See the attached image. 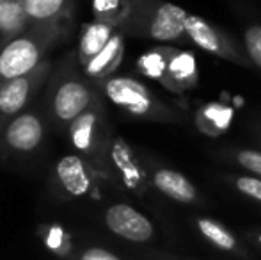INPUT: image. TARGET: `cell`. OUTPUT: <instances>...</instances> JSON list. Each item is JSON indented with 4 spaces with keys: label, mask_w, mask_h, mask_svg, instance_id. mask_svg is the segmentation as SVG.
<instances>
[{
    "label": "cell",
    "mask_w": 261,
    "mask_h": 260,
    "mask_svg": "<svg viewBox=\"0 0 261 260\" xmlns=\"http://www.w3.org/2000/svg\"><path fill=\"white\" fill-rule=\"evenodd\" d=\"M69 32L68 21L29 25L13 39H2L0 46V84L16 79L36 69L52 46L64 39Z\"/></svg>",
    "instance_id": "cell-1"
},
{
    "label": "cell",
    "mask_w": 261,
    "mask_h": 260,
    "mask_svg": "<svg viewBox=\"0 0 261 260\" xmlns=\"http://www.w3.org/2000/svg\"><path fill=\"white\" fill-rule=\"evenodd\" d=\"M187 13L183 7L165 0H135L128 6L121 31L160 43H172L187 38Z\"/></svg>",
    "instance_id": "cell-2"
},
{
    "label": "cell",
    "mask_w": 261,
    "mask_h": 260,
    "mask_svg": "<svg viewBox=\"0 0 261 260\" xmlns=\"http://www.w3.org/2000/svg\"><path fill=\"white\" fill-rule=\"evenodd\" d=\"M75 57H68V68H61L48 91V116L61 129H68L98 98L96 87L75 69Z\"/></svg>",
    "instance_id": "cell-3"
},
{
    "label": "cell",
    "mask_w": 261,
    "mask_h": 260,
    "mask_svg": "<svg viewBox=\"0 0 261 260\" xmlns=\"http://www.w3.org/2000/svg\"><path fill=\"white\" fill-rule=\"evenodd\" d=\"M68 135L79 155L87 159L98 170L101 157L112 139V132L107 123L105 107L100 97L82 114L73 120L71 125L68 127Z\"/></svg>",
    "instance_id": "cell-4"
},
{
    "label": "cell",
    "mask_w": 261,
    "mask_h": 260,
    "mask_svg": "<svg viewBox=\"0 0 261 260\" xmlns=\"http://www.w3.org/2000/svg\"><path fill=\"white\" fill-rule=\"evenodd\" d=\"M105 97L114 105L135 118L169 120L171 111L139 80L132 77H109L101 82Z\"/></svg>",
    "instance_id": "cell-5"
},
{
    "label": "cell",
    "mask_w": 261,
    "mask_h": 260,
    "mask_svg": "<svg viewBox=\"0 0 261 260\" xmlns=\"http://www.w3.org/2000/svg\"><path fill=\"white\" fill-rule=\"evenodd\" d=\"M98 170L134 195L142 196L148 191V175L144 168L137 160L130 145L119 135H112Z\"/></svg>",
    "instance_id": "cell-6"
},
{
    "label": "cell",
    "mask_w": 261,
    "mask_h": 260,
    "mask_svg": "<svg viewBox=\"0 0 261 260\" xmlns=\"http://www.w3.org/2000/svg\"><path fill=\"white\" fill-rule=\"evenodd\" d=\"M50 69H52L50 61H43L32 72L0 84V132L11 120L27 111L31 102L45 84Z\"/></svg>",
    "instance_id": "cell-7"
},
{
    "label": "cell",
    "mask_w": 261,
    "mask_h": 260,
    "mask_svg": "<svg viewBox=\"0 0 261 260\" xmlns=\"http://www.w3.org/2000/svg\"><path fill=\"white\" fill-rule=\"evenodd\" d=\"M185 31L187 38L196 46H199L201 50H204V52L217 57H222V59L233 61V63L242 66L252 64L249 61V57L238 49V45H234L233 39L227 38L220 29L210 25L204 18L197 16V14H189L187 16Z\"/></svg>",
    "instance_id": "cell-8"
},
{
    "label": "cell",
    "mask_w": 261,
    "mask_h": 260,
    "mask_svg": "<svg viewBox=\"0 0 261 260\" xmlns=\"http://www.w3.org/2000/svg\"><path fill=\"white\" fill-rule=\"evenodd\" d=\"M54 184L66 198H86L96 187V168L82 155H64L54 168Z\"/></svg>",
    "instance_id": "cell-9"
},
{
    "label": "cell",
    "mask_w": 261,
    "mask_h": 260,
    "mask_svg": "<svg viewBox=\"0 0 261 260\" xmlns=\"http://www.w3.org/2000/svg\"><path fill=\"white\" fill-rule=\"evenodd\" d=\"M105 226L121 239L135 244H146L155 237L151 219L128 203H114L103 214Z\"/></svg>",
    "instance_id": "cell-10"
},
{
    "label": "cell",
    "mask_w": 261,
    "mask_h": 260,
    "mask_svg": "<svg viewBox=\"0 0 261 260\" xmlns=\"http://www.w3.org/2000/svg\"><path fill=\"white\" fill-rule=\"evenodd\" d=\"M45 139V120L39 112L25 111L0 132V145L13 153H32Z\"/></svg>",
    "instance_id": "cell-11"
},
{
    "label": "cell",
    "mask_w": 261,
    "mask_h": 260,
    "mask_svg": "<svg viewBox=\"0 0 261 260\" xmlns=\"http://www.w3.org/2000/svg\"><path fill=\"white\" fill-rule=\"evenodd\" d=\"M117 29H119L117 25L109 23V21H100V20H93L84 25L82 31H80L79 46H76V52H75L76 63H79L80 68L89 64L105 49V45L116 34Z\"/></svg>",
    "instance_id": "cell-12"
},
{
    "label": "cell",
    "mask_w": 261,
    "mask_h": 260,
    "mask_svg": "<svg viewBox=\"0 0 261 260\" xmlns=\"http://www.w3.org/2000/svg\"><path fill=\"white\" fill-rule=\"evenodd\" d=\"M151 184L156 191H160L164 196L171 198L172 201L178 203H197L199 195L194 184L176 170H169V168H158L151 175Z\"/></svg>",
    "instance_id": "cell-13"
},
{
    "label": "cell",
    "mask_w": 261,
    "mask_h": 260,
    "mask_svg": "<svg viewBox=\"0 0 261 260\" xmlns=\"http://www.w3.org/2000/svg\"><path fill=\"white\" fill-rule=\"evenodd\" d=\"M196 230L210 246H213V250H219L222 253L233 255L238 258H249V253L245 251V248H242L237 235L217 219L204 218V216L196 218Z\"/></svg>",
    "instance_id": "cell-14"
},
{
    "label": "cell",
    "mask_w": 261,
    "mask_h": 260,
    "mask_svg": "<svg viewBox=\"0 0 261 260\" xmlns=\"http://www.w3.org/2000/svg\"><path fill=\"white\" fill-rule=\"evenodd\" d=\"M124 56V36L123 31L117 29L116 34L110 38V41L105 45V49L91 61L89 64L84 66V73L87 79L91 80H101L109 79L117 68H119L121 61Z\"/></svg>",
    "instance_id": "cell-15"
},
{
    "label": "cell",
    "mask_w": 261,
    "mask_h": 260,
    "mask_svg": "<svg viewBox=\"0 0 261 260\" xmlns=\"http://www.w3.org/2000/svg\"><path fill=\"white\" fill-rule=\"evenodd\" d=\"M31 25L68 21L71 16L73 0H21Z\"/></svg>",
    "instance_id": "cell-16"
},
{
    "label": "cell",
    "mask_w": 261,
    "mask_h": 260,
    "mask_svg": "<svg viewBox=\"0 0 261 260\" xmlns=\"http://www.w3.org/2000/svg\"><path fill=\"white\" fill-rule=\"evenodd\" d=\"M196 59L192 54L179 52L169 57V66H167V75H169V84L167 87L172 91H181L183 87L194 86L196 82Z\"/></svg>",
    "instance_id": "cell-17"
},
{
    "label": "cell",
    "mask_w": 261,
    "mask_h": 260,
    "mask_svg": "<svg viewBox=\"0 0 261 260\" xmlns=\"http://www.w3.org/2000/svg\"><path fill=\"white\" fill-rule=\"evenodd\" d=\"M169 49H155L151 52L144 54L141 59L137 61V69L142 75L149 77L153 80H158L167 87L169 75H167V66H169Z\"/></svg>",
    "instance_id": "cell-18"
},
{
    "label": "cell",
    "mask_w": 261,
    "mask_h": 260,
    "mask_svg": "<svg viewBox=\"0 0 261 260\" xmlns=\"http://www.w3.org/2000/svg\"><path fill=\"white\" fill-rule=\"evenodd\" d=\"M128 0H93V14L94 20L109 21L117 27H121L123 20L126 18Z\"/></svg>",
    "instance_id": "cell-19"
},
{
    "label": "cell",
    "mask_w": 261,
    "mask_h": 260,
    "mask_svg": "<svg viewBox=\"0 0 261 260\" xmlns=\"http://www.w3.org/2000/svg\"><path fill=\"white\" fill-rule=\"evenodd\" d=\"M244 45L249 61L261 69V25L259 23L247 27V31L244 32Z\"/></svg>",
    "instance_id": "cell-20"
},
{
    "label": "cell",
    "mask_w": 261,
    "mask_h": 260,
    "mask_svg": "<svg viewBox=\"0 0 261 260\" xmlns=\"http://www.w3.org/2000/svg\"><path fill=\"white\" fill-rule=\"evenodd\" d=\"M234 187L244 196L261 203V178L259 177H237L234 178Z\"/></svg>",
    "instance_id": "cell-21"
},
{
    "label": "cell",
    "mask_w": 261,
    "mask_h": 260,
    "mask_svg": "<svg viewBox=\"0 0 261 260\" xmlns=\"http://www.w3.org/2000/svg\"><path fill=\"white\" fill-rule=\"evenodd\" d=\"M203 112V111H201ZM203 116L206 120H210L212 127H215L217 130H222L227 127V123L231 122V116H233V111L227 107H222V105H208L204 109Z\"/></svg>",
    "instance_id": "cell-22"
},
{
    "label": "cell",
    "mask_w": 261,
    "mask_h": 260,
    "mask_svg": "<svg viewBox=\"0 0 261 260\" xmlns=\"http://www.w3.org/2000/svg\"><path fill=\"white\" fill-rule=\"evenodd\" d=\"M237 162L240 164L244 170L254 173L256 177L261 178V152H256V150H240L234 155Z\"/></svg>",
    "instance_id": "cell-23"
},
{
    "label": "cell",
    "mask_w": 261,
    "mask_h": 260,
    "mask_svg": "<svg viewBox=\"0 0 261 260\" xmlns=\"http://www.w3.org/2000/svg\"><path fill=\"white\" fill-rule=\"evenodd\" d=\"M43 237H45L46 244H48L52 250H59V246H61V244L68 246V239H66L64 230H62L61 226H57V225H52V226H46V228H43Z\"/></svg>",
    "instance_id": "cell-24"
},
{
    "label": "cell",
    "mask_w": 261,
    "mask_h": 260,
    "mask_svg": "<svg viewBox=\"0 0 261 260\" xmlns=\"http://www.w3.org/2000/svg\"><path fill=\"white\" fill-rule=\"evenodd\" d=\"M79 260H123L117 257L116 253H112L110 250L101 246H89L80 253Z\"/></svg>",
    "instance_id": "cell-25"
},
{
    "label": "cell",
    "mask_w": 261,
    "mask_h": 260,
    "mask_svg": "<svg viewBox=\"0 0 261 260\" xmlns=\"http://www.w3.org/2000/svg\"><path fill=\"white\" fill-rule=\"evenodd\" d=\"M252 239H254V243L261 248V230H259V232H254V233H252Z\"/></svg>",
    "instance_id": "cell-26"
},
{
    "label": "cell",
    "mask_w": 261,
    "mask_h": 260,
    "mask_svg": "<svg viewBox=\"0 0 261 260\" xmlns=\"http://www.w3.org/2000/svg\"><path fill=\"white\" fill-rule=\"evenodd\" d=\"M179 260H190V258H179Z\"/></svg>",
    "instance_id": "cell-27"
},
{
    "label": "cell",
    "mask_w": 261,
    "mask_h": 260,
    "mask_svg": "<svg viewBox=\"0 0 261 260\" xmlns=\"http://www.w3.org/2000/svg\"><path fill=\"white\" fill-rule=\"evenodd\" d=\"M0 46H2V39H0Z\"/></svg>",
    "instance_id": "cell-28"
},
{
    "label": "cell",
    "mask_w": 261,
    "mask_h": 260,
    "mask_svg": "<svg viewBox=\"0 0 261 260\" xmlns=\"http://www.w3.org/2000/svg\"><path fill=\"white\" fill-rule=\"evenodd\" d=\"M128 2H135V0H128Z\"/></svg>",
    "instance_id": "cell-29"
}]
</instances>
